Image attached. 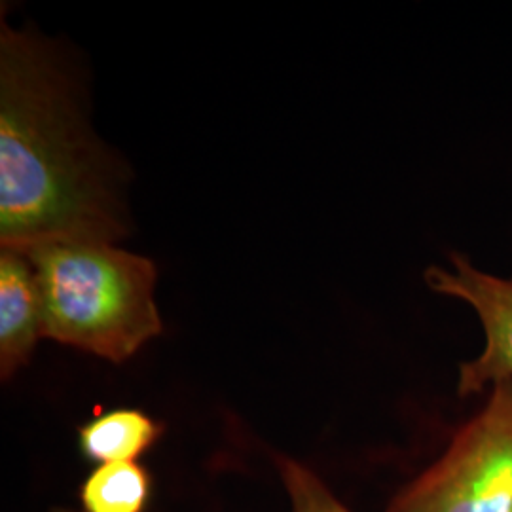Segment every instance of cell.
I'll use <instances>...</instances> for the list:
<instances>
[{
	"mask_svg": "<svg viewBox=\"0 0 512 512\" xmlns=\"http://www.w3.org/2000/svg\"><path fill=\"white\" fill-rule=\"evenodd\" d=\"M152 476L139 461L97 465L80 486L82 512H145Z\"/></svg>",
	"mask_w": 512,
	"mask_h": 512,
	"instance_id": "obj_7",
	"label": "cell"
},
{
	"mask_svg": "<svg viewBox=\"0 0 512 512\" xmlns=\"http://www.w3.org/2000/svg\"><path fill=\"white\" fill-rule=\"evenodd\" d=\"M25 255L37 274L44 338L124 363L162 334L158 272L147 256L101 239L50 241Z\"/></svg>",
	"mask_w": 512,
	"mask_h": 512,
	"instance_id": "obj_2",
	"label": "cell"
},
{
	"mask_svg": "<svg viewBox=\"0 0 512 512\" xmlns=\"http://www.w3.org/2000/svg\"><path fill=\"white\" fill-rule=\"evenodd\" d=\"M164 425L139 408H112L78 427L82 456L105 463H135L160 440Z\"/></svg>",
	"mask_w": 512,
	"mask_h": 512,
	"instance_id": "obj_6",
	"label": "cell"
},
{
	"mask_svg": "<svg viewBox=\"0 0 512 512\" xmlns=\"http://www.w3.org/2000/svg\"><path fill=\"white\" fill-rule=\"evenodd\" d=\"M42 304L29 256L0 249V378L12 380L42 340Z\"/></svg>",
	"mask_w": 512,
	"mask_h": 512,
	"instance_id": "obj_5",
	"label": "cell"
},
{
	"mask_svg": "<svg viewBox=\"0 0 512 512\" xmlns=\"http://www.w3.org/2000/svg\"><path fill=\"white\" fill-rule=\"evenodd\" d=\"M446 260L423 272L425 285L467 304L484 332L482 351L459 365L458 395L465 399L512 380V275L484 272L461 251H450Z\"/></svg>",
	"mask_w": 512,
	"mask_h": 512,
	"instance_id": "obj_4",
	"label": "cell"
},
{
	"mask_svg": "<svg viewBox=\"0 0 512 512\" xmlns=\"http://www.w3.org/2000/svg\"><path fill=\"white\" fill-rule=\"evenodd\" d=\"M50 512H82L76 511V509H67V507H54Z\"/></svg>",
	"mask_w": 512,
	"mask_h": 512,
	"instance_id": "obj_9",
	"label": "cell"
},
{
	"mask_svg": "<svg viewBox=\"0 0 512 512\" xmlns=\"http://www.w3.org/2000/svg\"><path fill=\"white\" fill-rule=\"evenodd\" d=\"M109 162L44 46L2 23L0 249L126 234Z\"/></svg>",
	"mask_w": 512,
	"mask_h": 512,
	"instance_id": "obj_1",
	"label": "cell"
},
{
	"mask_svg": "<svg viewBox=\"0 0 512 512\" xmlns=\"http://www.w3.org/2000/svg\"><path fill=\"white\" fill-rule=\"evenodd\" d=\"M274 459L291 512H351L308 465L281 454H275Z\"/></svg>",
	"mask_w": 512,
	"mask_h": 512,
	"instance_id": "obj_8",
	"label": "cell"
},
{
	"mask_svg": "<svg viewBox=\"0 0 512 512\" xmlns=\"http://www.w3.org/2000/svg\"><path fill=\"white\" fill-rule=\"evenodd\" d=\"M385 512H512V380L490 387L446 452Z\"/></svg>",
	"mask_w": 512,
	"mask_h": 512,
	"instance_id": "obj_3",
	"label": "cell"
}]
</instances>
